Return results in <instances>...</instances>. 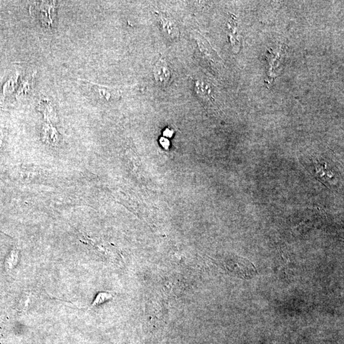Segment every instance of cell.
<instances>
[{
    "label": "cell",
    "instance_id": "cell-1",
    "mask_svg": "<svg viewBox=\"0 0 344 344\" xmlns=\"http://www.w3.org/2000/svg\"><path fill=\"white\" fill-rule=\"evenodd\" d=\"M30 12L37 17L43 25L50 27L54 22L55 7L53 2H43L42 4H35L31 7Z\"/></svg>",
    "mask_w": 344,
    "mask_h": 344
},
{
    "label": "cell",
    "instance_id": "cell-2",
    "mask_svg": "<svg viewBox=\"0 0 344 344\" xmlns=\"http://www.w3.org/2000/svg\"><path fill=\"white\" fill-rule=\"evenodd\" d=\"M90 93L96 100L108 103L116 102L121 98L120 90L97 84L90 85Z\"/></svg>",
    "mask_w": 344,
    "mask_h": 344
},
{
    "label": "cell",
    "instance_id": "cell-3",
    "mask_svg": "<svg viewBox=\"0 0 344 344\" xmlns=\"http://www.w3.org/2000/svg\"><path fill=\"white\" fill-rule=\"evenodd\" d=\"M157 19L162 34L171 42H176L179 38V29L172 18L167 15L157 14Z\"/></svg>",
    "mask_w": 344,
    "mask_h": 344
},
{
    "label": "cell",
    "instance_id": "cell-4",
    "mask_svg": "<svg viewBox=\"0 0 344 344\" xmlns=\"http://www.w3.org/2000/svg\"><path fill=\"white\" fill-rule=\"evenodd\" d=\"M155 81L161 87L167 86L171 80L172 74L169 65L164 59H160L153 68Z\"/></svg>",
    "mask_w": 344,
    "mask_h": 344
},
{
    "label": "cell",
    "instance_id": "cell-5",
    "mask_svg": "<svg viewBox=\"0 0 344 344\" xmlns=\"http://www.w3.org/2000/svg\"><path fill=\"white\" fill-rule=\"evenodd\" d=\"M44 132H45L43 136L44 141L49 144L55 145L58 144V136H57L56 131L53 128L48 126L46 130Z\"/></svg>",
    "mask_w": 344,
    "mask_h": 344
},
{
    "label": "cell",
    "instance_id": "cell-6",
    "mask_svg": "<svg viewBox=\"0 0 344 344\" xmlns=\"http://www.w3.org/2000/svg\"><path fill=\"white\" fill-rule=\"evenodd\" d=\"M113 298V294L109 292H101L98 294L90 308L98 306Z\"/></svg>",
    "mask_w": 344,
    "mask_h": 344
},
{
    "label": "cell",
    "instance_id": "cell-7",
    "mask_svg": "<svg viewBox=\"0 0 344 344\" xmlns=\"http://www.w3.org/2000/svg\"><path fill=\"white\" fill-rule=\"evenodd\" d=\"M160 143L162 145V146L165 147V148L167 149L169 147V142L167 139L162 138L160 140Z\"/></svg>",
    "mask_w": 344,
    "mask_h": 344
},
{
    "label": "cell",
    "instance_id": "cell-8",
    "mask_svg": "<svg viewBox=\"0 0 344 344\" xmlns=\"http://www.w3.org/2000/svg\"><path fill=\"white\" fill-rule=\"evenodd\" d=\"M164 135L165 136H172V131H170V129H167V130L164 132Z\"/></svg>",
    "mask_w": 344,
    "mask_h": 344
}]
</instances>
